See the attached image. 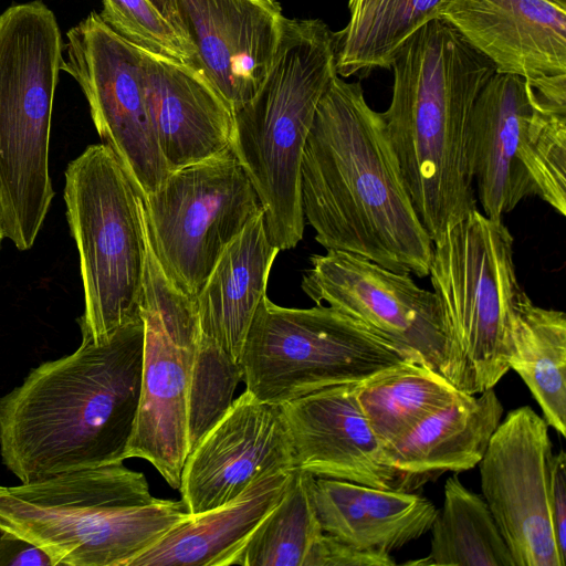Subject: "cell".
Here are the masks:
<instances>
[{
  "instance_id": "1",
  "label": "cell",
  "mask_w": 566,
  "mask_h": 566,
  "mask_svg": "<svg viewBox=\"0 0 566 566\" xmlns=\"http://www.w3.org/2000/svg\"><path fill=\"white\" fill-rule=\"evenodd\" d=\"M301 197L304 218L326 251L428 276L433 242L381 113L368 104L360 82L336 74L323 93L303 150Z\"/></svg>"
},
{
  "instance_id": "2",
  "label": "cell",
  "mask_w": 566,
  "mask_h": 566,
  "mask_svg": "<svg viewBox=\"0 0 566 566\" xmlns=\"http://www.w3.org/2000/svg\"><path fill=\"white\" fill-rule=\"evenodd\" d=\"M143 344L140 317L40 364L0 397V455L21 483L127 459Z\"/></svg>"
},
{
  "instance_id": "3",
  "label": "cell",
  "mask_w": 566,
  "mask_h": 566,
  "mask_svg": "<svg viewBox=\"0 0 566 566\" xmlns=\"http://www.w3.org/2000/svg\"><path fill=\"white\" fill-rule=\"evenodd\" d=\"M389 69L391 99L381 116L415 209L436 242L476 209L469 125L495 70L442 18L416 31Z\"/></svg>"
},
{
  "instance_id": "4",
  "label": "cell",
  "mask_w": 566,
  "mask_h": 566,
  "mask_svg": "<svg viewBox=\"0 0 566 566\" xmlns=\"http://www.w3.org/2000/svg\"><path fill=\"white\" fill-rule=\"evenodd\" d=\"M182 500L156 499L123 462L0 485V531L44 551L54 566H128L187 520Z\"/></svg>"
},
{
  "instance_id": "5",
  "label": "cell",
  "mask_w": 566,
  "mask_h": 566,
  "mask_svg": "<svg viewBox=\"0 0 566 566\" xmlns=\"http://www.w3.org/2000/svg\"><path fill=\"white\" fill-rule=\"evenodd\" d=\"M336 74L335 33L328 25L284 17L266 77L233 112L230 147L258 195L268 238L280 251L303 238V150L318 102Z\"/></svg>"
},
{
  "instance_id": "6",
  "label": "cell",
  "mask_w": 566,
  "mask_h": 566,
  "mask_svg": "<svg viewBox=\"0 0 566 566\" xmlns=\"http://www.w3.org/2000/svg\"><path fill=\"white\" fill-rule=\"evenodd\" d=\"M428 275L442 322L440 374L468 395L493 388L510 369L511 325L526 295L510 230L472 210L433 242Z\"/></svg>"
},
{
  "instance_id": "7",
  "label": "cell",
  "mask_w": 566,
  "mask_h": 566,
  "mask_svg": "<svg viewBox=\"0 0 566 566\" xmlns=\"http://www.w3.org/2000/svg\"><path fill=\"white\" fill-rule=\"evenodd\" d=\"M64 200L84 291L82 342L99 343L142 317L143 198L112 150L97 144L67 165Z\"/></svg>"
},
{
  "instance_id": "8",
  "label": "cell",
  "mask_w": 566,
  "mask_h": 566,
  "mask_svg": "<svg viewBox=\"0 0 566 566\" xmlns=\"http://www.w3.org/2000/svg\"><path fill=\"white\" fill-rule=\"evenodd\" d=\"M412 360L360 322L328 305L291 308L265 295L239 364L255 399L284 405L314 391L365 380Z\"/></svg>"
},
{
  "instance_id": "9",
  "label": "cell",
  "mask_w": 566,
  "mask_h": 566,
  "mask_svg": "<svg viewBox=\"0 0 566 566\" xmlns=\"http://www.w3.org/2000/svg\"><path fill=\"white\" fill-rule=\"evenodd\" d=\"M146 245L142 384L126 458L145 459L178 489L189 453L188 398L200 325L196 298L166 275L150 239L143 202Z\"/></svg>"
},
{
  "instance_id": "10",
  "label": "cell",
  "mask_w": 566,
  "mask_h": 566,
  "mask_svg": "<svg viewBox=\"0 0 566 566\" xmlns=\"http://www.w3.org/2000/svg\"><path fill=\"white\" fill-rule=\"evenodd\" d=\"M143 202L164 272L195 298L228 244L263 210L231 147L170 171Z\"/></svg>"
},
{
  "instance_id": "11",
  "label": "cell",
  "mask_w": 566,
  "mask_h": 566,
  "mask_svg": "<svg viewBox=\"0 0 566 566\" xmlns=\"http://www.w3.org/2000/svg\"><path fill=\"white\" fill-rule=\"evenodd\" d=\"M61 71L80 85L94 126L142 198L170 174L149 115L140 50L91 12L66 32Z\"/></svg>"
},
{
  "instance_id": "12",
  "label": "cell",
  "mask_w": 566,
  "mask_h": 566,
  "mask_svg": "<svg viewBox=\"0 0 566 566\" xmlns=\"http://www.w3.org/2000/svg\"><path fill=\"white\" fill-rule=\"evenodd\" d=\"M557 127L549 107L523 77L494 73L474 103L468 159L483 213L503 220L543 196Z\"/></svg>"
},
{
  "instance_id": "13",
  "label": "cell",
  "mask_w": 566,
  "mask_h": 566,
  "mask_svg": "<svg viewBox=\"0 0 566 566\" xmlns=\"http://www.w3.org/2000/svg\"><path fill=\"white\" fill-rule=\"evenodd\" d=\"M310 263L301 287L311 300L353 317L440 373L443 333L433 292L420 287L409 273L348 252L328 250L312 255Z\"/></svg>"
},
{
  "instance_id": "14",
  "label": "cell",
  "mask_w": 566,
  "mask_h": 566,
  "mask_svg": "<svg viewBox=\"0 0 566 566\" xmlns=\"http://www.w3.org/2000/svg\"><path fill=\"white\" fill-rule=\"evenodd\" d=\"M552 442L531 407L506 413L493 432L480 476L485 500L515 566H565L548 503Z\"/></svg>"
},
{
  "instance_id": "15",
  "label": "cell",
  "mask_w": 566,
  "mask_h": 566,
  "mask_svg": "<svg viewBox=\"0 0 566 566\" xmlns=\"http://www.w3.org/2000/svg\"><path fill=\"white\" fill-rule=\"evenodd\" d=\"M293 469L282 407L261 402L245 390L189 452L178 490L195 515L234 500L268 472Z\"/></svg>"
},
{
  "instance_id": "16",
  "label": "cell",
  "mask_w": 566,
  "mask_h": 566,
  "mask_svg": "<svg viewBox=\"0 0 566 566\" xmlns=\"http://www.w3.org/2000/svg\"><path fill=\"white\" fill-rule=\"evenodd\" d=\"M440 18L535 90L566 87V9L547 0H451Z\"/></svg>"
},
{
  "instance_id": "17",
  "label": "cell",
  "mask_w": 566,
  "mask_h": 566,
  "mask_svg": "<svg viewBox=\"0 0 566 566\" xmlns=\"http://www.w3.org/2000/svg\"><path fill=\"white\" fill-rule=\"evenodd\" d=\"M199 67L232 113L249 102L274 60L284 15L275 0H176Z\"/></svg>"
},
{
  "instance_id": "18",
  "label": "cell",
  "mask_w": 566,
  "mask_h": 566,
  "mask_svg": "<svg viewBox=\"0 0 566 566\" xmlns=\"http://www.w3.org/2000/svg\"><path fill=\"white\" fill-rule=\"evenodd\" d=\"M356 384L327 387L281 405L294 468L316 478L394 490L396 473L356 396Z\"/></svg>"
},
{
  "instance_id": "19",
  "label": "cell",
  "mask_w": 566,
  "mask_h": 566,
  "mask_svg": "<svg viewBox=\"0 0 566 566\" xmlns=\"http://www.w3.org/2000/svg\"><path fill=\"white\" fill-rule=\"evenodd\" d=\"M139 50L149 115L170 171L227 150L233 113L202 69Z\"/></svg>"
},
{
  "instance_id": "20",
  "label": "cell",
  "mask_w": 566,
  "mask_h": 566,
  "mask_svg": "<svg viewBox=\"0 0 566 566\" xmlns=\"http://www.w3.org/2000/svg\"><path fill=\"white\" fill-rule=\"evenodd\" d=\"M504 408L493 388L480 397L465 394L384 448L385 463L396 473L394 490L411 492L446 472L478 465L502 420Z\"/></svg>"
},
{
  "instance_id": "21",
  "label": "cell",
  "mask_w": 566,
  "mask_h": 566,
  "mask_svg": "<svg viewBox=\"0 0 566 566\" xmlns=\"http://www.w3.org/2000/svg\"><path fill=\"white\" fill-rule=\"evenodd\" d=\"M310 489L324 533L361 551L391 554L429 532L438 511L412 492L344 480L313 475Z\"/></svg>"
},
{
  "instance_id": "22",
  "label": "cell",
  "mask_w": 566,
  "mask_h": 566,
  "mask_svg": "<svg viewBox=\"0 0 566 566\" xmlns=\"http://www.w3.org/2000/svg\"><path fill=\"white\" fill-rule=\"evenodd\" d=\"M294 470L268 472L234 500L190 515L128 566H229L234 553L281 501Z\"/></svg>"
},
{
  "instance_id": "23",
  "label": "cell",
  "mask_w": 566,
  "mask_h": 566,
  "mask_svg": "<svg viewBox=\"0 0 566 566\" xmlns=\"http://www.w3.org/2000/svg\"><path fill=\"white\" fill-rule=\"evenodd\" d=\"M279 252L268 238L261 210L224 249L196 297L200 332L237 361Z\"/></svg>"
},
{
  "instance_id": "24",
  "label": "cell",
  "mask_w": 566,
  "mask_h": 566,
  "mask_svg": "<svg viewBox=\"0 0 566 566\" xmlns=\"http://www.w3.org/2000/svg\"><path fill=\"white\" fill-rule=\"evenodd\" d=\"M509 367L518 374L544 419L566 436V316L535 305L525 295L513 317Z\"/></svg>"
},
{
  "instance_id": "25",
  "label": "cell",
  "mask_w": 566,
  "mask_h": 566,
  "mask_svg": "<svg viewBox=\"0 0 566 566\" xmlns=\"http://www.w3.org/2000/svg\"><path fill=\"white\" fill-rule=\"evenodd\" d=\"M464 395L440 373L415 360L402 361L356 384L358 403L384 448Z\"/></svg>"
},
{
  "instance_id": "26",
  "label": "cell",
  "mask_w": 566,
  "mask_h": 566,
  "mask_svg": "<svg viewBox=\"0 0 566 566\" xmlns=\"http://www.w3.org/2000/svg\"><path fill=\"white\" fill-rule=\"evenodd\" d=\"M451 0H360L335 33L340 77L389 69L398 49L420 28L440 18Z\"/></svg>"
},
{
  "instance_id": "27",
  "label": "cell",
  "mask_w": 566,
  "mask_h": 566,
  "mask_svg": "<svg viewBox=\"0 0 566 566\" xmlns=\"http://www.w3.org/2000/svg\"><path fill=\"white\" fill-rule=\"evenodd\" d=\"M430 531L428 557L412 564L515 566L485 500L467 489L457 474L444 484L443 504Z\"/></svg>"
},
{
  "instance_id": "28",
  "label": "cell",
  "mask_w": 566,
  "mask_h": 566,
  "mask_svg": "<svg viewBox=\"0 0 566 566\" xmlns=\"http://www.w3.org/2000/svg\"><path fill=\"white\" fill-rule=\"evenodd\" d=\"M312 478L294 470L281 501L234 553L229 566H307L324 536L311 496Z\"/></svg>"
},
{
  "instance_id": "29",
  "label": "cell",
  "mask_w": 566,
  "mask_h": 566,
  "mask_svg": "<svg viewBox=\"0 0 566 566\" xmlns=\"http://www.w3.org/2000/svg\"><path fill=\"white\" fill-rule=\"evenodd\" d=\"M240 380L239 361L200 332L188 398L189 452L228 411Z\"/></svg>"
},
{
  "instance_id": "30",
  "label": "cell",
  "mask_w": 566,
  "mask_h": 566,
  "mask_svg": "<svg viewBox=\"0 0 566 566\" xmlns=\"http://www.w3.org/2000/svg\"><path fill=\"white\" fill-rule=\"evenodd\" d=\"M102 20L118 35L146 51L199 66L190 36L174 27L149 0H102Z\"/></svg>"
},
{
  "instance_id": "31",
  "label": "cell",
  "mask_w": 566,
  "mask_h": 566,
  "mask_svg": "<svg viewBox=\"0 0 566 566\" xmlns=\"http://www.w3.org/2000/svg\"><path fill=\"white\" fill-rule=\"evenodd\" d=\"M390 554L368 552L349 546L324 533L307 566H394Z\"/></svg>"
},
{
  "instance_id": "32",
  "label": "cell",
  "mask_w": 566,
  "mask_h": 566,
  "mask_svg": "<svg viewBox=\"0 0 566 566\" xmlns=\"http://www.w3.org/2000/svg\"><path fill=\"white\" fill-rule=\"evenodd\" d=\"M548 503L558 551L566 559V455L563 450L551 458Z\"/></svg>"
},
{
  "instance_id": "33",
  "label": "cell",
  "mask_w": 566,
  "mask_h": 566,
  "mask_svg": "<svg viewBox=\"0 0 566 566\" xmlns=\"http://www.w3.org/2000/svg\"><path fill=\"white\" fill-rule=\"evenodd\" d=\"M0 566H54V563L31 542L0 531Z\"/></svg>"
},
{
  "instance_id": "34",
  "label": "cell",
  "mask_w": 566,
  "mask_h": 566,
  "mask_svg": "<svg viewBox=\"0 0 566 566\" xmlns=\"http://www.w3.org/2000/svg\"><path fill=\"white\" fill-rule=\"evenodd\" d=\"M158 11L177 29L188 33L189 31L184 22L176 0H149Z\"/></svg>"
},
{
  "instance_id": "35",
  "label": "cell",
  "mask_w": 566,
  "mask_h": 566,
  "mask_svg": "<svg viewBox=\"0 0 566 566\" xmlns=\"http://www.w3.org/2000/svg\"><path fill=\"white\" fill-rule=\"evenodd\" d=\"M563 9H566V0H547Z\"/></svg>"
},
{
  "instance_id": "36",
  "label": "cell",
  "mask_w": 566,
  "mask_h": 566,
  "mask_svg": "<svg viewBox=\"0 0 566 566\" xmlns=\"http://www.w3.org/2000/svg\"><path fill=\"white\" fill-rule=\"evenodd\" d=\"M360 0H348V9L355 7Z\"/></svg>"
},
{
  "instance_id": "37",
  "label": "cell",
  "mask_w": 566,
  "mask_h": 566,
  "mask_svg": "<svg viewBox=\"0 0 566 566\" xmlns=\"http://www.w3.org/2000/svg\"><path fill=\"white\" fill-rule=\"evenodd\" d=\"M3 238H6V237H4L3 227H2V222H1V218H0V243Z\"/></svg>"
}]
</instances>
